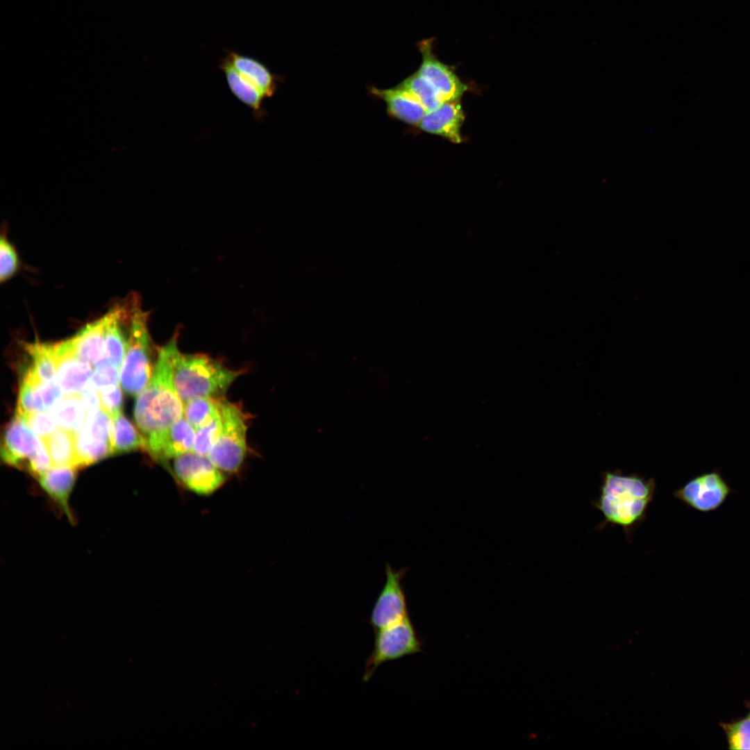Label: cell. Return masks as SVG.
Listing matches in <instances>:
<instances>
[{
    "instance_id": "cell-1",
    "label": "cell",
    "mask_w": 750,
    "mask_h": 750,
    "mask_svg": "<svg viewBox=\"0 0 750 750\" xmlns=\"http://www.w3.org/2000/svg\"><path fill=\"white\" fill-rule=\"evenodd\" d=\"M656 488V481L651 478L624 474L617 470L603 472L599 497L592 501L603 517L598 529L608 524L617 526L630 539L633 530L646 520Z\"/></svg>"
},
{
    "instance_id": "cell-2",
    "label": "cell",
    "mask_w": 750,
    "mask_h": 750,
    "mask_svg": "<svg viewBox=\"0 0 750 750\" xmlns=\"http://www.w3.org/2000/svg\"><path fill=\"white\" fill-rule=\"evenodd\" d=\"M177 335L158 349L151 378L135 403V419L147 444L183 417L184 403L174 385L171 362Z\"/></svg>"
},
{
    "instance_id": "cell-3",
    "label": "cell",
    "mask_w": 750,
    "mask_h": 750,
    "mask_svg": "<svg viewBox=\"0 0 750 750\" xmlns=\"http://www.w3.org/2000/svg\"><path fill=\"white\" fill-rule=\"evenodd\" d=\"M177 340L172 347L171 362L174 385L183 403L200 397L224 398L242 372L231 369L206 354L182 353Z\"/></svg>"
},
{
    "instance_id": "cell-4",
    "label": "cell",
    "mask_w": 750,
    "mask_h": 750,
    "mask_svg": "<svg viewBox=\"0 0 750 750\" xmlns=\"http://www.w3.org/2000/svg\"><path fill=\"white\" fill-rule=\"evenodd\" d=\"M148 319L149 312L142 310L138 298L131 299L126 351L120 372L121 385L131 395L144 390L153 372Z\"/></svg>"
},
{
    "instance_id": "cell-5",
    "label": "cell",
    "mask_w": 750,
    "mask_h": 750,
    "mask_svg": "<svg viewBox=\"0 0 750 750\" xmlns=\"http://www.w3.org/2000/svg\"><path fill=\"white\" fill-rule=\"evenodd\" d=\"M222 421L219 436L208 457L223 472L233 473L241 467L247 451L249 416L239 404L220 400Z\"/></svg>"
},
{
    "instance_id": "cell-6",
    "label": "cell",
    "mask_w": 750,
    "mask_h": 750,
    "mask_svg": "<svg viewBox=\"0 0 750 750\" xmlns=\"http://www.w3.org/2000/svg\"><path fill=\"white\" fill-rule=\"evenodd\" d=\"M374 635V647L365 665V682L371 679L381 665L421 651V642L408 616L375 631Z\"/></svg>"
},
{
    "instance_id": "cell-7",
    "label": "cell",
    "mask_w": 750,
    "mask_h": 750,
    "mask_svg": "<svg viewBox=\"0 0 750 750\" xmlns=\"http://www.w3.org/2000/svg\"><path fill=\"white\" fill-rule=\"evenodd\" d=\"M114 431L113 419L103 409L88 414L83 426L75 435L78 468L114 454Z\"/></svg>"
},
{
    "instance_id": "cell-8",
    "label": "cell",
    "mask_w": 750,
    "mask_h": 750,
    "mask_svg": "<svg viewBox=\"0 0 750 750\" xmlns=\"http://www.w3.org/2000/svg\"><path fill=\"white\" fill-rule=\"evenodd\" d=\"M172 468L178 480L197 494H211L225 481L223 472L208 456L194 451L173 458Z\"/></svg>"
},
{
    "instance_id": "cell-9",
    "label": "cell",
    "mask_w": 750,
    "mask_h": 750,
    "mask_svg": "<svg viewBox=\"0 0 750 750\" xmlns=\"http://www.w3.org/2000/svg\"><path fill=\"white\" fill-rule=\"evenodd\" d=\"M405 569L396 570L390 563L385 567V582L372 610L369 623L376 631L408 616L401 580Z\"/></svg>"
},
{
    "instance_id": "cell-10",
    "label": "cell",
    "mask_w": 750,
    "mask_h": 750,
    "mask_svg": "<svg viewBox=\"0 0 750 750\" xmlns=\"http://www.w3.org/2000/svg\"><path fill=\"white\" fill-rule=\"evenodd\" d=\"M731 490L719 473L711 472L691 478L676 489L674 496L694 510L709 512L718 508Z\"/></svg>"
},
{
    "instance_id": "cell-11",
    "label": "cell",
    "mask_w": 750,
    "mask_h": 750,
    "mask_svg": "<svg viewBox=\"0 0 750 750\" xmlns=\"http://www.w3.org/2000/svg\"><path fill=\"white\" fill-rule=\"evenodd\" d=\"M45 447L42 439L15 415L5 428L1 456L7 465L26 470L31 460Z\"/></svg>"
},
{
    "instance_id": "cell-12",
    "label": "cell",
    "mask_w": 750,
    "mask_h": 750,
    "mask_svg": "<svg viewBox=\"0 0 750 750\" xmlns=\"http://www.w3.org/2000/svg\"><path fill=\"white\" fill-rule=\"evenodd\" d=\"M422 63L417 72L438 90L444 101L460 100L467 90L451 68L440 61L433 50V39H424L418 43Z\"/></svg>"
},
{
    "instance_id": "cell-13",
    "label": "cell",
    "mask_w": 750,
    "mask_h": 750,
    "mask_svg": "<svg viewBox=\"0 0 750 750\" xmlns=\"http://www.w3.org/2000/svg\"><path fill=\"white\" fill-rule=\"evenodd\" d=\"M57 381L65 395L79 394L88 385L93 367L76 354L70 339L53 343Z\"/></svg>"
},
{
    "instance_id": "cell-14",
    "label": "cell",
    "mask_w": 750,
    "mask_h": 750,
    "mask_svg": "<svg viewBox=\"0 0 750 750\" xmlns=\"http://www.w3.org/2000/svg\"><path fill=\"white\" fill-rule=\"evenodd\" d=\"M195 431L184 417L147 442L146 451L157 460L166 461L193 451Z\"/></svg>"
},
{
    "instance_id": "cell-15",
    "label": "cell",
    "mask_w": 750,
    "mask_h": 750,
    "mask_svg": "<svg viewBox=\"0 0 750 750\" xmlns=\"http://www.w3.org/2000/svg\"><path fill=\"white\" fill-rule=\"evenodd\" d=\"M464 113L460 100L447 101L438 108L427 111L419 124L425 132L438 135L452 142H462L461 127Z\"/></svg>"
},
{
    "instance_id": "cell-16",
    "label": "cell",
    "mask_w": 750,
    "mask_h": 750,
    "mask_svg": "<svg viewBox=\"0 0 750 750\" xmlns=\"http://www.w3.org/2000/svg\"><path fill=\"white\" fill-rule=\"evenodd\" d=\"M57 380L39 383L22 378L17 403L16 415L23 418L50 409L62 396Z\"/></svg>"
},
{
    "instance_id": "cell-17",
    "label": "cell",
    "mask_w": 750,
    "mask_h": 750,
    "mask_svg": "<svg viewBox=\"0 0 750 750\" xmlns=\"http://www.w3.org/2000/svg\"><path fill=\"white\" fill-rule=\"evenodd\" d=\"M370 92L385 102L390 117L408 124L419 126L426 112L425 108L410 92L398 85L389 89L372 87Z\"/></svg>"
},
{
    "instance_id": "cell-18",
    "label": "cell",
    "mask_w": 750,
    "mask_h": 750,
    "mask_svg": "<svg viewBox=\"0 0 750 750\" xmlns=\"http://www.w3.org/2000/svg\"><path fill=\"white\" fill-rule=\"evenodd\" d=\"M76 467L53 466L38 479L43 491L72 521L69 498L76 478Z\"/></svg>"
},
{
    "instance_id": "cell-19",
    "label": "cell",
    "mask_w": 750,
    "mask_h": 750,
    "mask_svg": "<svg viewBox=\"0 0 750 750\" xmlns=\"http://www.w3.org/2000/svg\"><path fill=\"white\" fill-rule=\"evenodd\" d=\"M69 339L76 356L95 367L105 358L104 317L88 324Z\"/></svg>"
},
{
    "instance_id": "cell-20",
    "label": "cell",
    "mask_w": 750,
    "mask_h": 750,
    "mask_svg": "<svg viewBox=\"0 0 750 750\" xmlns=\"http://www.w3.org/2000/svg\"><path fill=\"white\" fill-rule=\"evenodd\" d=\"M117 304L103 316L105 320V358L108 362L121 369L124 362L127 340L122 332V324L128 312L129 303ZM102 362V361H101Z\"/></svg>"
},
{
    "instance_id": "cell-21",
    "label": "cell",
    "mask_w": 750,
    "mask_h": 750,
    "mask_svg": "<svg viewBox=\"0 0 750 750\" xmlns=\"http://www.w3.org/2000/svg\"><path fill=\"white\" fill-rule=\"evenodd\" d=\"M219 67L231 93L251 110L256 119L261 120L266 114L262 106L265 97L259 89L239 73L226 58Z\"/></svg>"
},
{
    "instance_id": "cell-22",
    "label": "cell",
    "mask_w": 750,
    "mask_h": 750,
    "mask_svg": "<svg viewBox=\"0 0 750 750\" xmlns=\"http://www.w3.org/2000/svg\"><path fill=\"white\" fill-rule=\"evenodd\" d=\"M226 59L239 73L256 85L265 99L274 94L277 88V76L260 61L235 52H231Z\"/></svg>"
},
{
    "instance_id": "cell-23",
    "label": "cell",
    "mask_w": 750,
    "mask_h": 750,
    "mask_svg": "<svg viewBox=\"0 0 750 750\" xmlns=\"http://www.w3.org/2000/svg\"><path fill=\"white\" fill-rule=\"evenodd\" d=\"M31 358V364L22 377L32 381L44 383L57 380L56 363L53 343L35 341L24 344Z\"/></svg>"
},
{
    "instance_id": "cell-24",
    "label": "cell",
    "mask_w": 750,
    "mask_h": 750,
    "mask_svg": "<svg viewBox=\"0 0 750 750\" xmlns=\"http://www.w3.org/2000/svg\"><path fill=\"white\" fill-rule=\"evenodd\" d=\"M49 412L60 428L75 435L83 426L88 414L80 394L65 395Z\"/></svg>"
},
{
    "instance_id": "cell-25",
    "label": "cell",
    "mask_w": 750,
    "mask_h": 750,
    "mask_svg": "<svg viewBox=\"0 0 750 750\" xmlns=\"http://www.w3.org/2000/svg\"><path fill=\"white\" fill-rule=\"evenodd\" d=\"M75 434L58 428L42 439L50 455L53 466L77 467Z\"/></svg>"
},
{
    "instance_id": "cell-26",
    "label": "cell",
    "mask_w": 750,
    "mask_h": 750,
    "mask_svg": "<svg viewBox=\"0 0 750 750\" xmlns=\"http://www.w3.org/2000/svg\"><path fill=\"white\" fill-rule=\"evenodd\" d=\"M113 421L115 427L114 454L129 452L139 449H146V439L122 412L115 416Z\"/></svg>"
},
{
    "instance_id": "cell-27",
    "label": "cell",
    "mask_w": 750,
    "mask_h": 750,
    "mask_svg": "<svg viewBox=\"0 0 750 750\" xmlns=\"http://www.w3.org/2000/svg\"><path fill=\"white\" fill-rule=\"evenodd\" d=\"M220 400L200 397L184 403L183 417L194 431L220 415Z\"/></svg>"
},
{
    "instance_id": "cell-28",
    "label": "cell",
    "mask_w": 750,
    "mask_h": 750,
    "mask_svg": "<svg viewBox=\"0 0 750 750\" xmlns=\"http://www.w3.org/2000/svg\"><path fill=\"white\" fill-rule=\"evenodd\" d=\"M398 85L410 92L422 104L426 112L439 108L444 102L435 88L417 71Z\"/></svg>"
},
{
    "instance_id": "cell-29",
    "label": "cell",
    "mask_w": 750,
    "mask_h": 750,
    "mask_svg": "<svg viewBox=\"0 0 750 750\" xmlns=\"http://www.w3.org/2000/svg\"><path fill=\"white\" fill-rule=\"evenodd\" d=\"M222 426L221 416L195 431L193 451L201 456H208L216 442Z\"/></svg>"
},
{
    "instance_id": "cell-30",
    "label": "cell",
    "mask_w": 750,
    "mask_h": 750,
    "mask_svg": "<svg viewBox=\"0 0 750 750\" xmlns=\"http://www.w3.org/2000/svg\"><path fill=\"white\" fill-rule=\"evenodd\" d=\"M19 268V259L15 247L6 235L0 240V281L1 283L10 279Z\"/></svg>"
},
{
    "instance_id": "cell-31",
    "label": "cell",
    "mask_w": 750,
    "mask_h": 750,
    "mask_svg": "<svg viewBox=\"0 0 750 750\" xmlns=\"http://www.w3.org/2000/svg\"><path fill=\"white\" fill-rule=\"evenodd\" d=\"M121 369L106 361L101 362L89 381V385L99 391L104 388L117 385L120 381Z\"/></svg>"
},
{
    "instance_id": "cell-32",
    "label": "cell",
    "mask_w": 750,
    "mask_h": 750,
    "mask_svg": "<svg viewBox=\"0 0 750 750\" xmlns=\"http://www.w3.org/2000/svg\"><path fill=\"white\" fill-rule=\"evenodd\" d=\"M727 734L732 749H750V713L743 719L728 726Z\"/></svg>"
},
{
    "instance_id": "cell-33",
    "label": "cell",
    "mask_w": 750,
    "mask_h": 750,
    "mask_svg": "<svg viewBox=\"0 0 750 750\" xmlns=\"http://www.w3.org/2000/svg\"><path fill=\"white\" fill-rule=\"evenodd\" d=\"M22 419L42 439L49 436L57 429L58 425L47 411L34 412Z\"/></svg>"
},
{
    "instance_id": "cell-34",
    "label": "cell",
    "mask_w": 750,
    "mask_h": 750,
    "mask_svg": "<svg viewBox=\"0 0 750 750\" xmlns=\"http://www.w3.org/2000/svg\"><path fill=\"white\" fill-rule=\"evenodd\" d=\"M98 392L101 409L108 412L112 419L121 412L122 393L119 385L104 388Z\"/></svg>"
},
{
    "instance_id": "cell-35",
    "label": "cell",
    "mask_w": 750,
    "mask_h": 750,
    "mask_svg": "<svg viewBox=\"0 0 750 750\" xmlns=\"http://www.w3.org/2000/svg\"><path fill=\"white\" fill-rule=\"evenodd\" d=\"M79 394L87 409L88 413L94 412L101 408L99 392L89 384H88Z\"/></svg>"
}]
</instances>
